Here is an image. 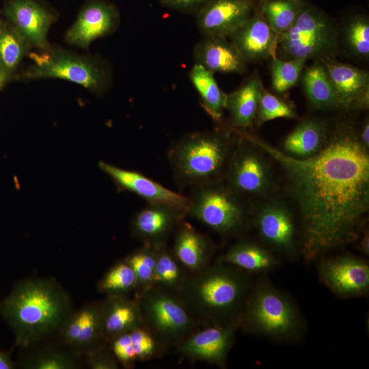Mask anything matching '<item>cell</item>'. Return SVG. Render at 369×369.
I'll list each match as a JSON object with an SVG mask.
<instances>
[{
	"label": "cell",
	"instance_id": "1",
	"mask_svg": "<svg viewBox=\"0 0 369 369\" xmlns=\"http://www.w3.org/2000/svg\"><path fill=\"white\" fill-rule=\"evenodd\" d=\"M238 133L286 174L299 213V249L305 260L317 259L357 239L369 208V154L351 126L337 127L318 152L303 159L250 133Z\"/></svg>",
	"mask_w": 369,
	"mask_h": 369
},
{
	"label": "cell",
	"instance_id": "2",
	"mask_svg": "<svg viewBox=\"0 0 369 369\" xmlns=\"http://www.w3.org/2000/svg\"><path fill=\"white\" fill-rule=\"evenodd\" d=\"M72 310L68 293L49 278L20 280L0 302V316L21 349L56 336Z\"/></svg>",
	"mask_w": 369,
	"mask_h": 369
},
{
	"label": "cell",
	"instance_id": "3",
	"mask_svg": "<svg viewBox=\"0 0 369 369\" xmlns=\"http://www.w3.org/2000/svg\"><path fill=\"white\" fill-rule=\"evenodd\" d=\"M251 286L249 274L218 261L191 273L178 297L201 327L241 325Z\"/></svg>",
	"mask_w": 369,
	"mask_h": 369
},
{
	"label": "cell",
	"instance_id": "4",
	"mask_svg": "<svg viewBox=\"0 0 369 369\" xmlns=\"http://www.w3.org/2000/svg\"><path fill=\"white\" fill-rule=\"evenodd\" d=\"M244 332L279 343H297L306 323L295 301L268 279L252 284L241 319Z\"/></svg>",
	"mask_w": 369,
	"mask_h": 369
},
{
	"label": "cell",
	"instance_id": "5",
	"mask_svg": "<svg viewBox=\"0 0 369 369\" xmlns=\"http://www.w3.org/2000/svg\"><path fill=\"white\" fill-rule=\"evenodd\" d=\"M235 146L228 133L219 131L182 136L167 152L175 180L192 187L223 180Z\"/></svg>",
	"mask_w": 369,
	"mask_h": 369
},
{
	"label": "cell",
	"instance_id": "6",
	"mask_svg": "<svg viewBox=\"0 0 369 369\" xmlns=\"http://www.w3.org/2000/svg\"><path fill=\"white\" fill-rule=\"evenodd\" d=\"M145 327L166 351L201 327L180 297L152 286L136 294Z\"/></svg>",
	"mask_w": 369,
	"mask_h": 369
},
{
	"label": "cell",
	"instance_id": "7",
	"mask_svg": "<svg viewBox=\"0 0 369 369\" xmlns=\"http://www.w3.org/2000/svg\"><path fill=\"white\" fill-rule=\"evenodd\" d=\"M338 32L323 10L305 3L293 25L278 36L275 56L282 59L331 57L337 51Z\"/></svg>",
	"mask_w": 369,
	"mask_h": 369
},
{
	"label": "cell",
	"instance_id": "8",
	"mask_svg": "<svg viewBox=\"0 0 369 369\" xmlns=\"http://www.w3.org/2000/svg\"><path fill=\"white\" fill-rule=\"evenodd\" d=\"M187 215L217 233L230 236L246 226L247 215L239 200L223 180L193 187Z\"/></svg>",
	"mask_w": 369,
	"mask_h": 369
},
{
	"label": "cell",
	"instance_id": "9",
	"mask_svg": "<svg viewBox=\"0 0 369 369\" xmlns=\"http://www.w3.org/2000/svg\"><path fill=\"white\" fill-rule=\"evenodd\" d=\"M49 49L31 55L33 63L24 72L25 78L65 79L96 94L107 90L110 74L102 64L64 50Z\"/></svg>",
	"mask_w": 369,
	"mask_h": 369
},
{
	"label": "cell",
	"instance_id": "10",
	"mask_svg": "<svg viewBox=\"0 0 369 369\" xmlns=\"http://www.w3.org/2000/svg\"><path fill=\"white\" fill-rule=\"evenodd\" d=\"M224 179L238 196L264 195L273 184L271 169L262 151L242 136L233 150Z\"/></svg>",
	"mask_w": 369,
	"mask_h": 369
},
{
	"label": "cell",
	"instance_id": "11",
	"mask_svg": "<svg viewBox=\"0 0 369 369\" xmlns=\"http://www.w3.org/2000/svg\"><path fill=\"white\" fill-rule=\"evenodd\" d=\"M320 282L341 298L366 296L369 292V264L351 254L321 256L318 263Z\"/></svg>",
	"mask_w": 369,
	"mask_h": 369
},
{
	"label": "cell",
	"instance_id": "12",
	"mask_svg": "<svg viewBox=\"0 0 369 369\" xmlns=\"http://www.w3.org/2000/svg\"><path fill=\"white\" fill-rule=\"evenodd\" d=\"M253 221L262 241L279 258L293 260L298 256L296 223L286 206L264 204L254 213Z\"/></svg>",
	"mask_w": 369,
	"mask_h": 369
},
{
	"label": "cell",
	"instance_id": "13",
	"mask_svg": "<svg viewBox=\"0 0 369 369\" xmlns=\"http://www.w3.org/2000/svg\"><path fill=\"white\" fill-rule=\"evenodd\" d=\"M240 326L238 323H233L201 327L176 349L183 357L191 361H204L225 368Z\"/></svg>",
	"mask_w": 369,
	"mask_h": 369
},
{
	"label": "cell",
	"instance_id": "14",
	"mask_svg": "<svg viewBox=\"0 0 369 369\" xmlns=\"http://www.w3.org/2000/svg\"><path fill=\"white\" fill-rule=\"evenodd\" d=\"M56 336L83 357L88 351L107 342L102 334L100 302L87 303L73 310Z\"/></svg>",
	"mask_w": 369,
	"mask_h": 369
},
{
	"label": "cell",
	"instance_id": "15",
	"mask_svg": "<svg viewBox=\"0 0 369 369\" xmlns=\"http://www.w3.org/2000/svg\"><path fill=\"white\" fill-rule=\"evenodd\" d=\"M187 212L167 204H148L131 222V234L143 245L167 244L169 236L184 220Z\"/></svg>",
	"mask_w": 369,
	"mask_h": 369
},
{
	"label": "cell",
	"instance_id": "16",
	"mask_svg": "<svg viewBox=\"0 0 369 369\" xmlns=\"http://www.w3.org/2000/svg\"><path fill=\"white\" fill-rule=\"evenodd\" d=\"M202 35L229 38L254 14L251 0H210L197 13Z\"/></svg>",
	"mask_w": 369,
	"mask_h": 369
},
{
	"label": "cell",
	"instance_id": "17",
	"mask_svg": "<svg viewBox=\"0 0 369 369\" xmlns=\"http://www.w3.org/2000/svg\"><path fill=\"white\" fill-rule=\"evenodd\" d=\"M98 167L112 179L120 190L133 192L148 204H167L184 210L187 213L189 204L187 197L136 171L122 169L104 161H100Z\"/></svg>",
	"mask_w": 369,
	"mask_h": 369
},
{
	"label": "cell",
	"instance_id": "18",
	"mask_svg": "<svg viewBox=\"0 0 369 369\" xmlns=\"http://www.w3.org/2000/svg\"><path fill=\"white\" fill-rule=\"evenodd\" d=\"M118 20V12L112 4L102 0L91 1L81 9L67 31L65 40L70 44L87 49L94 40L113 31Z\"/></svg>",
	"mask_w": 369,
	"mask_h": 369
},
{
	"label": "cell",
	"instance_id": "19",
	"mask_svg": "<svg viewBox=\"0 0 369 369\" xmlns=\"http://www.w3.org/2000/svg\"><path fill=\"white\" fill-rule=\"evenodd\" d=\"M4 12L31 46L42 50L49 49L47 34L55 20L49 10L36 0H8Z\"/></svg>",
	"mask_w": 369,
	"mask_h": 369
},
{
	"label": "cell",
	"instance_id": "20",
	"mask_svg": "<svg viewBox=\"0 0 369 369\" xmlns=\"http://www.w3.org/2000/svg\"><path fill=\"white\" fill-rule=\"evenodd\" d=\"M278 34L260 14L254 13L229 37L246 63L275 56Z\"/></svg>",
	"mask_w": 369,
	"mask_h": 369
},
{
	"label": "cell",
	"instance_id": "21",
	"mask_svg": "<svg viewBox=\"0 0 369 369\" xmlns=\"http://www.w3.org/2000/svg\"><path fill=\"white\" fill-rule=\"evenodd\" d=\"M320 61L324 64L333 86L340 108H368L369 102L368 71L335 61L332 57Z\"/></svg>",
	"mask_w": 369,
	"mask_h": 369
},
{
	"label": "cell",
	"instance_id": "22",
	"mask_svg": "<svg viewBox=\"0 0 369 369\" xmlns=\"http://www.w3.org/2000/svg\"><path fill=\"white\" fill-rule=\"evenodd\" d=\"M195 64L213 72L243 73L247 63L227 38L205 36L195 45Z\"/></svg>",
	"mask_w": 369,
	"mask_h": 369
},
{
	"label": "cell",
	"instance_id": "23",
	"mask_svg": "<svg viewBox=\"0 0 369 369\" xmlns=\"http://www.w3.org/2000/svg\"><path fill=\"white\" fill-rule=\"evenodd\" d=\"M172 251L191 273H195L211 264L215 247L206 234L183 220L175 230Z\"/></svg>",
	"mask_w": 369,
	"mask_h": 369
},
{
	"label": "cell",
	"instance_id": "24",
	"mask_svg": "<svg viewBox=\"0 0 369 369\" xmlns=\"http://www.w3.org/2000/svg\"><path fill=\"white\" fill-rule=\"evenodd\" d=\"M53 337L23 349L24 353L19 366L26 369H77L85 365L83 357L64 344L57 336L56 341H52Z\"/></svg>",
	"mask_w": 369,
	"mask_h": 369
},
{
	"label": "cell",
	"instance_id": "25",
	"mask_svg": "<svg viewBox=\"0 0 369 369\" xmlns=\"http://www.w3.org/2000/svg\"><path fill=\"white\" fill-rule=\"evenodd\" d=\"M102 334L109 343L116 336L143 326L139 306L136 298L128 295L106 296L100 302Z\"/></svg>",
	"mask_w": 369,
	"mask_h": 369
},
{
	"label": "cell",
	"instance_id": "26",
	"mask_svg": "<svg viewBox=\"0 0 369 369\" xmlns=\"http://www.w3.org/2000/svg\"><path fill=\"white\" fill-rule=\"evenodd\" d=\"M120 366L133 368L135 363L163 355L165 350L143 326L123 333L109 342Z\"/></svg>",
	"mask_w": 369,
	"mask_h": 369
},
{
	"label": "cell",
	"instance_id": "27",
	"mask_svg": "<svg viewBox=\"0 0 369 369\" xmlns=\"http://www.w3.org/2000/svg\"><path fill=\"white\" fill-rule=\"evenodd\" d=\"M219 262L249 275L268 273L277 269L282 262L269 249L250 241H241L234 244L221 257Z\"/></svg>",
	"mask_w": 369,
	"mask_h": 369
},
{
	"label": "cell",
	"instance_id": "28",
	"mask_svg": "<svg viewBox=\"0 0 369 369\" xmlns=\"http://www.w3.org/2000/svg\"><path fill=\"white\" fill-rule=\"evenodd\" d=\"M328 136L327 123L318 118L300 122L283 143L284 152L296 158H308L318 152Z\"/></svg>",
	"mask_w": 369,
	"mask_h": 369
},
{
	"label": "cell",
	"instance_id": "29",
	"mask_svg": "<svg viewBox=\"0 0 369 369\" xmlns=\"http://www.w3.org/2000/svg\"><path fill=\"white\" fill-rule=\"evenodd\" d=\"M262 87L260 79L255 74L237 90L226 94V109L234 126L245 128L252 126L256 120Z\"/></svg>",
	"mask_w": 369,
	"mask_h": 369
},
{
	"label": "cell",
	"instance_id": "30",
	"mask_svg": "<svg viewBox=\"0 0 369 369\" xmlns=\"http://www.w3.org/2000/svg\"><path fill=\"white\" fill-rule=\"evenodd\" d=\"M302 83L308 99L318 109L340 108L339 101L323 62L317 60L303 73Z\"/></svg>",
	"mask_w": 369,
	"mask_h": 369
},
{
	"label": "cell",
	"instance_id": "31",
	"mask_svg": "<svg viewBox=\"0 0 369 369\" xmlns=\"http://www.w3.org/2000/svg\"><path fill=\"white\" fill-rule=\"evenodd\" d=\"M154 248L156 253L154 286L178 296L191 273L167 244Z\"/></svg>",
	"mask_w": 369,
	"mask_h": 369
},
{
	"label": "cell",
	"instance_id": "32",
	"mask_svg": "<svg viewBox=\"0 0 369 369\" xmlns=\"http://www.w3.org/2000/svg\"><path fill=\"white\" fill-rule=\"evenodd\" d=\"M189 79L206 113L214 120L220 121L226 109V94L219 87L213 73L195 64L189 71Z\"/></svg>",
	"mask_w": 369,
	"mask_h": 369
},
{
	"label": "cell",
	"instance_id": "33",
	"mask_svg": "<svg viewBox=\"0 0 369 369\" xmlns=\"http://www.w3.org/2000/svg\"><path fill=\"white\" fill-rule=\"evenodd\" d=\"M305 3L303 0H264L259 13L279 36L293 25Z\"/></svg>",
	"mask_w": 369,
	"mask_h": 369
},
{
	"label": "cell",
	"instance_id": "34",
	"mask_svg": "<svg viewBox=\"0 0 369 369\" xmlns=\"http://www.w3.org/2000/svg\"><path fill=\"white\" fill-rule=\"evenodd\" d=\"M136 287L135 274L124 259L114 264L96 285L98 292L106 296H127L135 291Z\"/></svg>",
	"mask_w": 369,
	"mask_h": 369
},
{
	"label": "cell",
	"instance_id": "35",
	"mask_svg": "<svg viewBox=\"0 0 369 369\" xmlns=\"http://www.w3.org/2000/svg\"><path fill=\"white\" fill-rule=\"evenodd\" d=\"M31 44L11 24L0 23V64L10 74L16 69Z\"/></svg>",
	"mask_w": 369,
	"mask_h": 369
},
{
	"label": "cell",
	"instance_id": "36",
	"mask_svg": "<svg viewBox=\"0 0 369 369\" xmlns=\"http://www.w3.org/2000/svg\"><path fill=\"white\" fill-rule=\"evenodd\" d=\"M124 260L131 266L137 279L135 295L154 286L156 266L154 248L143 245L129 253Z\"/></svg>",
	"mask_w": 369,
	"mask_h": 369
},
{
	"label": "cell",
	"instance_id": "37",
	"mask_svg": "<svg viewBox=\"0 0 369 369\" xmlns=\"http://www.w3.org/2000/svg\"><path fill=\"white\" fill-rule=\"evenodd\" d=\"M344 41L348 51L359 58L369 57V20L366 15L351 17L344 31Z\"/></svg>",
	"mask_w": 369,
	"mask_h": 369
},
{
	"label": "cell",
	"instance_id": "38",
	"mask_svg": "<svg viewBox=\"0 0 369 369\" xmlns=\"http://www.w3.org/2000/svg\"><path fill=\"white\" fill-rule=\"evenodd\" d=\"M305 59H282L272 57V87L275 92L282 94L293 87L299 81L305 62Z\"/></svg>",
	"mask_w": 369,
	"mask_h": 369
},
{
	"label": "cell",
	"instance_id": "39",
	"mask_svg": "<svg viewBox=\"0 0 369 369\" xmlns=\"http://www.w3.org/2000/svg\"><path fill=\"white\" fill-rule=\"evenodd\" d=\"M295 115L289 104L262 87L255 120L258 125L277 118H293Z\"/></svg>",
	"mask_w": 369,
	"mask_h": 369
},
{
	"label": "cell",
	"instance_id": "40",
	"mask_svg": "<svg viewBox=\"0 0 369 369\" xmlns=\"http://www.w3.org/2000/svg\"><path fill=\"white\" fill-rule=\"evenodd\" d=\"M83 358L85 366L91 369H118L120 368V364L107 342L88 351Z\"/></svg>",
	"mask_w": 369,
	"mask_h": 369
},
{
	"label": "cell",
	"instance_id": "41",
	"mask_svg": "<svg viewBox=\"0 0 369 369\" xmlns=\"http://www.w3.org/2000/svg\"><path fill=\"white\" fill-rule=\"evenodd\" d=\"M210 0H159L167 7L182 12L196 13Z\"/></svg>",
	"mask_w": 369,
	"mask_h": 369
},
{
	"label": "cell",
	"instance_id": "42",
	"mask_svg": "<svg viewBox=\"0 0 369 369\" xmlns=\"http://www.w3.org/2000/svg\"><path fill=\"white\" fill-rule=\"evenodd\" d=\"M361 236L358 243L357 247L359 251L365 255L369 256V232L368 229L366 226L361 227Z\"/></svg>",
	"mask_w": 369,
	"mask_h": 369
},
{
	"label": "cell",
	"instance_id": "43",
	"mask_svg": "<svg viewBox=\"0 0 369 369\" xmlns=\"http://www.w3.org/2000/svg\"><path fill=\"white\" fill-rule=\"evenodd\" d=\"M11 352L0 350V369H13L15 364L11 358Z\"/></svg>",
	"mask_w": 369,
	"mask_h": 369
},
{
	"label": "cell",
	"instance_id": "44",
	"mask_svg": "<svg viewBox=\"0 0 369 369\" xmlns=\"http://www.w3.org/2000/svg\"><path fill=\"white\" fill-rule=\"evenodd\" d=\"M358 137L361 144L368 149L369 148V123L365 120L360 131L357 132Z\"/></svg>",
	"mask_w": 369,
	"mask_h": 369
},
{
	"label": "cell",
	"instance_id": "45",
	"mask_svg": "<svg viewBox=\"0 0 369 369\" xmlns=\"http://www.w3.org/2000/svg\"><path fill=\"white\" fill-rule=\"evenodd\" d=\"M10 73L0 64V89L9 79Z\"/></svg>",
	"mask_w": 369,
	"mask_h": 369
},
{
	"label": "cell",
	"instance_id": "46",
	"mask_svg": "<svg viewBox=\"0 0 369 369\" xmlns=\"http://www.w3.org/2000/svg\"><path fill=\"white\" fill-rule=\"evenodd\" d=\"M1 23V19H0V23Z\"/></svg>",
	"mask_w": 369,
	"mask_h": 369
}]
</instances>
